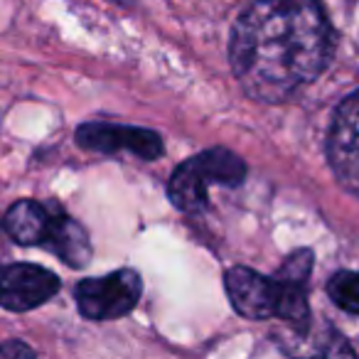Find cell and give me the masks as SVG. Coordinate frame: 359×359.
Segmentation results:
<instances>
[{"mask_svg": "<svg viewBox=\"0 0 359 359\" xmlns=\"http://www.w3.org/2000/svg\"><path fill=\"white\" fill-rule=\"evenodd\" d=\"M76 143L81 148L99 150V153H128L145 160H155L163 155V138L148 128L118 123H84L76 130Z\"/></svg>", "mask_w": 359, "mask_h": 359, "instance_id": "obj_7", "label": "cell"}, {"mask_svg": "<svg viewBox=\"0 0 359 359\" xmlns=\"http://www.w3.org/2000/svg\"><path fill=\"white\" fill-rule=\"evenodd\" d=\"M60 290V278L35 264L0 266V308L27 313L45 305Z\"/></svg>", "mask_w": 359, "mask_h": 359, "instance_id": "obj_5", "label": "cell"}, {"mask_svg": "<svg viewBox=\"0 0 359 359\" xmlns=\"http://www.w3.org/2000/svg\"><path fill=\"white\" fill-rule=\"evenodd\" d=\"M0 357L3 359H18V357H35V349L27 344L18 342V339H6L0 342Z\"/></svg>", "mask_w": 359, "mask_h": 359, "instance_id": "obj_12", "label": "cell"}, {"mask_svg": "<svg viewBox=\"0 0 359 359\" xmlns=\"http://www.w3.org/2000/svg\"><path fill=\"white\" fill-rule=\"evenodd\" d=\"M47 249L60 256L72 269H81V266H86L91 259V244H89V236H86L84 226L76 219H72V217H67L65 212H62L60 222H57L55 234H52Z\"/></svg>", "mask_w": 359, "mask_h": 359, "instance_id": "obj_10", "label": "cell"}, {"mask_svg": "<svg viewBox=\"0 0 359 359\" xmlns=\"http://www.w3.org/2000/svg\"><path fill=\"white\" fill-rule=\"evenodd\" d=\"M327 158L339 182L359 195V91L344 99L334 114L327 138Z\"/></svg>", "mask_w": 359, "mask_h": 359, "instance_id": "obj_4", "label": "cell"}, {"mask_svg": "<svg viewBox=\"0 0 359 359\" xmlns=\"http://www.w3.org/2000/svg\"><path fill=\"white\" fill-rule=\"evenodd\" d=\"M62 217L57 205H42V202L20 200L6 212L3 229L15 244L22 246H45L50 244L55 226Z\"/></svg>", "mask_w": 359, "mask_h": 359, "instance_id": "obj_9", "label": "cell"}, {"mask_svg": "<svg viewBox=\"0 0 359 359\" xmlns=\"http://www.w3.org/2000/svg\"><path fill=\"white\" fill-rule=\"evenodd\" d=\"M143 293L140 276L130 269L114 271L99 278H86L76 285V305L79 313L96 323L118 320L135 308Z\"/></svg>", "mask_w": 359, "mask_h": 359, "instance_id": "obj_3", "label": "cell"}, {"mask_svg": "<svg viewBox=\"0 0 359 359\" xmlns=\"http://www.w3.org/2000/svg\"><path fill=\"white\" fill-rule=\"evenodd\" d=\"M224 285L234 310L249 320H269L278 315L280 308V285L278 280L266 278L244 266H234L226 271Z\"/></svg>", "mask_w": 359, "mask_h": 359, "instance_id": "obj_6", "label": "cell"}, {"mask_svg": "<svg viewBox=\"0 0 359 359\" xmlns=\"http://www.w3.org/2000/svg\"><path fill=\"white\" fill-rule=\"evenodd\" d=\"M229 57L251 99L280 104L327 65V18L318 0H256L231 32Z\"/></svg>", "mask_w": 359, "mask_h": 359, "instance_id": "obj_1", "label": "cell"}, {"mask_svg": "<svg viewBox=\"0 0 359 359\" xmlns=\"http://www.w3.org/2000/svg\"><path fill=\"white\" fill-rule=\"evenodd\" d=\"M310 269H313V254L310 251H295L293 256L285 259V264L276 273V280L280 285L278 318L285 320L295 330H305L310 318V308H308Z\"/></svg>", "mask_w": 359, "mask_h": 359, "instance_id": "obj_8", "label": "cell"}, {"mask_svg": "<svg viewBox=\"0 0 359 359\" xmlns=\"http://www.w3.org/2000/svg\"><path fill=\"white\" fill-rule=\"evenodd\" d=\"M246 165L239 155L224 148H212L182 163L170 177V200L180 212L195 215L205 210L210 185L236 187L244 180Z\"/></svg>", "mask_w": 359, "mask_h": 359, "instance_id": "obj_2", "label": "cell"}, {"mask_svg": "<svg viewBox=\"0 0 359 359\" xmlns=\"http://www.w3.org/2000/svg\"><path fill=\"white\" fill-rule=\"evenodd\" d=\"M327 295L337 308L349 315H359V271H339L330 278Z\"/></svg>", "mask_w": 359, "mask_h": 359, "instance_id": "obj_11", "label": "cell"}]
</instances>
